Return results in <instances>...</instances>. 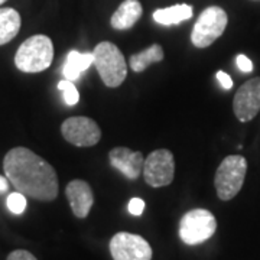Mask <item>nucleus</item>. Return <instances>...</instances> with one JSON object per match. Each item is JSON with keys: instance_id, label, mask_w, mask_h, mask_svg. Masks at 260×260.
<instances>
[{"instance_id": "a878e982", "label": "nucleus", "mask_w": 260, "mask_h": 260, "mask_svg": "<svg viewBox=\"0 0 260 260\" xmlns=\"http://www.w3.org/2000/svg\"><path fill=\"white\" fill-rule=\"evenodd\" d=\"M253 2H260V0H253Z\"/></svg>"}, {"instance_id": "4be33fe9", "label": "nucleus", "mask_w": 260, "mask_h": 260, "mask_svg": "<svg viewBox=\"0 0 260 260\" xmlns=\"http://www.w3.org/2000/svg\"><path fill=\"white\" fill-rule=\"evenodd\" d=\"M8 260H38L30 251L28 250H15L8 256Z\"/></svg>"}, {"instance_id": "a211bd4d", "label": "nucleus", "mask_w": 260, "mask_h": 260, "mask_svg": "<svg viewBox=\"0 0 260 260\" xmlns=\"http://www.w3.org/2000/svg\"><path fill=\"white\" fill-rule=\"evenodd\" d=\"M58 90L62 91V94H64V102L68 106H75L78 103V100H80V93H78L77 87L73 84V81H70V80L59 81L58 83Z\"/></svg>"}, {"instance_id": "4468645a", "label": "nucleus", "mask_w": 260, "mask_h": 260, "mask_svg": "<svg viewBox=\"0 0 260 260\" xmlns=\"http://www.w3.org/2000/svg\"><path fill=\"white\" fill-rule=\"evenodd\" d=\"M94 62L93 52H78V51H70L65 64L62 67V74L65 80L75 81L91 67Z\"/></svg>"}, {"instance_id": "ddd939ff", "label": "nucleus", "mask_w": 260, "mask_h": 260, "mask_svg": "<svg viewBox=\"0 0 260 260\" xmlns=\"http://www.w3.org/2000/svg\"><path fill=\"white\" fill-rule=\"evenodd\" d=\"M142 13L143 9L139 0H124L112 15L110 23L117 30H126L138 23V20L142 18Z\"/></svg>"}, {"instance_id": "0eeeda50", "label": "nucleus", "mask_w": 260, "mask_h": 260, "mask_svg": "<svg viewBox=\"0 0 260 260\" xmlns=\"http://www.w3.org/2000/svg\"><path fill=\"white\" fill-rule=\"evenodd\" d=\"M175 175L174 153L168 149H156L145 159L143 178L149 186L160 188L169 185Z\"/></svg>"}, {"instance_id": "5701e85b", "label": "nucleus", "mask_w": 260, "mask_h": 260, "mask_svg": "<svg viewBox=\"0 0 260 260\" xmlns=\"http://www.w3.org/2000/svg\"><path fill=\"white\" fill-rule=\"evenodd\" d=\"M217 78H218V81H220V84H221V87H223L224 90H232L233 80L232 77L227 74V73H224V71H217Z\"/></svg>"}, {"instance_id": "423d86ee", "label": "nucleus", "mask_w": 260, "mask_h": 260, "mask_svg": "<svg viewBox=\"0 0 260 260\" xmlns=\"http://www.w3.org/2000/svg\"><path fill=\"white\" fill-rule=\"evenodd\" d=\"M217 230L214 214L204 208H194L182 215L179 221V237L188 246H197L210 240Z\"/></svg>"}, {"instance_id": "f03ea898", "label": "nucleus", "mask_w": 260, "mask_h": 260, "mask_svg": "<svg viewBox=\"0 0 260 260\" xmlns=\"http://www.w3.org/2000/svg\"><path fill=\"white\" fill-rule=\"evenodd\" d=\"M54 59V45L47 35L28 38L16 51L15 65L19 71L26 74L42 73L51 67Z\"/></svg>"}, {"instance_id": "aec40b11", "label": "nucleus", "mask_w": 260, "mask_h": 260, "mask_svg": "<svg viewBox=\"0 0 260 260\" xmlns=\"http://www.w3.org/2000/svg\"><path fill=\"white\" fill-rule=\"evenodd\" d=\"M127 210L132 215L139 217L143 214V210H145V201L142 198H132L129 201V205H127Z\"/></svg>"}, {"instance_id": "39448f33", "label": "nucleus", "mask_w": 260, "mask_h": 260, "mask_svg": "<svg viewBox=\"0 0 260 260\" xmlns=\"http://www.w3.org/2000/svg\"><path fill=\"white\" fill-rule=\"evenodd\" d=\"M229 23L225 10L220 6H208L195 20L191 42L197 48H207L221 37Z\"/></svg>"}, {"instance_id": "9b49d317", "label": "nucleus", "mask_w": 260, "mask_h": 260, "mask_svg": "<svg viewBox=\"0 0 260 260\" xmlns=\"http://www.w3.org/2000/svg\"><path fill=\"white\" fill-rule=\"evenodd\" d=\"M110 164L114 169L120 171L121 174L129 179H138L143 172L145 158L142 152H133L127 148H114L109 153Z\"/></svg>"}, {"instance_id": "6e6552de", "label": "nucleus", "mask_w": 260, "mask_h": 260, "mask_svg": "<svg viewBox=\"0 0 260 260\" xmlns=\"http://www.w3.org/2000/svg\"><path fill=\"white\" fill-rule=\"evenodd\" d=\"M61 133L64 139L78 148H90L95 146L102 139V130L99 124L84 116L68 117L61 124Z\"/></svg>"}, {"instance_id": "f3484780", "label": "nucleus", "mask_w": 260, "mask_h": 260, "mask_svg": "<svg viewBox=\"0 0 260 260\" xmlns=\"http://www.w3.org/2000/svg\"><path fill=\"white\" fill-rule=\"evenodd\" d=\"M162 59H164V48L159 44H153L152 47L143 49L142 52L133 54L130 56L129 64L135 73H143L149 65L160 62Z\"/></svg>"}, {"instance_id": "20e7f679", "label": "nucleus", "mask_w": 260, "mask_h": 260, "mask_svg": "<svg viewBox=\"0 0 260 260\" xmlns=\"http://www.w3.org/2000/svg\"><path fill=\"white\" fill-rule=\"evenodd\" d=\"M247 172V160L242 155H230L218 165L214 186L221 201H230L240 192Z\"/></svg>"}, {"instance_id": "f257e3e1", "label": "nucleus", "mask_w": 260, "mask_h": 260, "mask_svg": "<svg viewBox=\"0 0 260 260\" xmlns=\"http://www.w3.org/2000/svg\"><path fill=\"white\" fill-rule=\"evenodd\" d=\"M5 175L16 191L38 201H52L58 195L55 169L28 148L10 149L3 159Z\"/></svg>"}, {"instance_id": "f8f14e48", "label": "nucleus", "mask_w": 260, "mask_h": 260, "mask_svg": "<svg viewBox=\"0 0 260 260\" xmlns=\"http://www.w3.org/2000/svg\"><path fill=\"white\" fill-rule=\"evenodd\" d=\"M65 195L77 218H85L90 214L94 204V194L88 182L83 179L71 181L65 188Z\"/></svg>"}, {"instance_id": "9d476101", "label": "nucleus", "mask_w": 260, "mask_h": 260, "mask_svg": "<svg viewBox=\"0 0 260 260\" xmlns=\"http://www.w3.org/2000/svg\"><path fill=\"white\" fill-rule=\"evenodd\" d=\"M233 112L239 120L250 121L260 112V77L247 80L234 94Z\"/></svg>"}, {"instance_id": "7ed1b4c3", "label": "nucleus", "mask_w": 260, "mask_h": 260, "mask_svg": "<svg viewBox=\"0 0 260 260\" xmlns=\"http://www.w3.org/2000/svg\"><path fill=\"white\" fill-rule=\"evenodd\" d=\"M94 67L97 73L110 88L120 87L127 77V64L121 51L109 41H103L93 51Z\"/></svg>"}, {"instance_id": "b1692460", "label": "nucleus", "mask_w": 260, "mask_h": 260, "mask_svg": "<svg viewBox=\"0 0 260 260\" xmlns=\"http://www.w3.org/2000/svg\"><path fill=\"white\" fill-rule=\"evenodd\" d=\"M9 189V179L6 177H2L0 175V194L6 192Z\"/></svg>"}, {"instance_id": "dca6fc26", "label": "nucleus", "mask_w": 260, "mask_h": 260, "mask_svg": "<svg viewBox=\"0 0 260 260\" xmlns=\"http://www.w3.org/2000/svg\"><path fill=\"white\" fill-rule=\"evenodd\" d=\"M22 19L18 10L0 8V45H5L16 37L20 30Z\"/></svg>"}, {"instance_id": "1a4fd4ad", "label": "nucleus", "mask_w": 260, "mask_h": 260, "mask_svg": "<svg viewBox=\"0 0 260 260\" xmlns=\"http://www.w3.org/2000/svg\"><path fill=\"white\" fill-rule=\"evenodd\" d=\"M110 253L114 260H152V247L142 236L120 232L110 240Z\"/></svg>"}, {"instance_id": "393cba45", "label": "nucleus", "mask_w": 260, "mask_h": 260, "mask_svg": "<svg viewBox=\"0 0 260 260\" xmlns=\"http://www.w3.org/2000/svg\"><path fill=\"white\" fill-rule=\"evenodd\" d=\"M5 2H6V0H0V5H2V3H5Z\"/></svg>"}, {"instance_id": "6ab92c4d", "label": "nucleus", "mask_w": 260, "mask_h": 260, "mask_svg": "<svg viewBox=\"0 0 260 260\" xmlns=\"http://www.w3.org/2000/svg\"><path fill=\"white\" fill-rule=\"evenodd\" d=\"M26 195H23L22 192H12L8 197V200H6V205H8V208H9V211L12 214H15V215H20V214L23 213L25 210H26Z\"/></svg>"}, {"instance_id": "412c9836", "label": "nucleus", "mask_w": 260, "mask_h": 260, "mask_svg": "<svg viewBox=\"0 0 260 260\" xmlns=\"http://www.w3.org/2000/svg\"><path fill=\"white\" fill-rule=\"evenodd\" d=\"M236 64H237V68L242 73H251L253 71V62H251L247 56L243 55V54L236 56Z\"/></svg>"}, {"instance_id": "2eb2a0df", "label": "nucleus", "mask_w": 260, "mask_h": 260, "mask_svg": "<svg viewBox=\"0 0 260 260\" xmlns=\"http://www.w3.org/2000/svg\"><path fill=\"white\" fill-rule=\"evenodd\" d=\"M192 6L186 5V3H181V5H174L169 8H164V9H158L153 12V20L164 25V26H172V25H178L181 22H185L188 19L192 18Z\"/></svg>"}]
</instances>
